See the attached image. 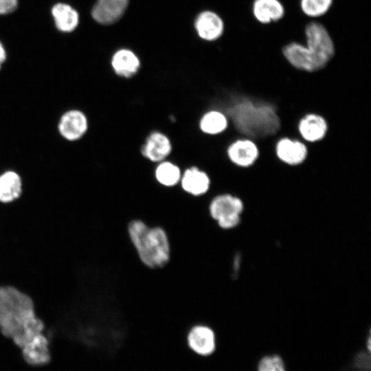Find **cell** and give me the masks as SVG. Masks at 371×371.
I'll return each mask as SVG.
<instances>
[{
  "mask_svg": "<svg viewBox=\"0 0 371 371\" xmlns=\"http://www.w3.org/2000/svg\"><path fill=\"white\" fill-rule=\"evenodd\" d=\"M22 193V180L20 175L8 170L0 175V202L10 203L19 199Z\"/></svg>",
  "mask_w": 371,
  "mask_h": 371,
  "instance_id": "19",
  "label": "cell"
},
{
  "mask_svg": "<svg viewBox=\"0 0 371 371\" xmlns=\"http://www.w3.org/2000/svg\"><path fill=\"white\" fill-rule=\"evenodd\" d=\"M129 0H97L91 10V16L98 23L110 25L124 14Z\"/></svg>",
  "mask_w": 371,
  "mask_h": 371,
  "instance_id": "13",
  "label": "cell"
},
{
  "mask_svg": "<svg viewBox=\"0 0 371 371\" xmlns=\"http://www.w3.org/2000/svg\"><path fill=\"white\" fill-rule=\"evenodd\" d=\"M89 128L87 115L82 111L72 109L65 112L58 122V131L63 137L73 142L82 138Z\"/></svg>",
  "mask_w": 371,
  "mask_h": 371,
  "instance_id": "10",
  "label": "cell"
},
{
  "mask_svg": "<svg viewBox=\"0 0 371 371\" xmlns=\"http://www.w3.org/2000/svg\"><path fill=\"white\" fill-rule=\"evenodd\" d=\"M194 27L201 38L212 41L221 37L224 31L222 19L212 11H203L195 19Z\"/></svg>",
  "mask_w": 371,
  "mask_h": 371,
  "instance_id": "14",
  "label": "cell"
},
{
  "mask_svg": "<svg viewBox=\"0 0 371 371\" xmlns=\"http://www.w3.org/2000/svg\"><path fill=\"white\" fill-rule=\"evenodd\" d=\"M333 0H301L302 12L308 16L318 17L326 14L333 4Z\"/></svg>",
  "mask_w": 371,
  "mask_h": 371,
  "instance_id": "21",
  "label": "cell"
},
{
  "mask_svg": "<svg viewBox=\"0 0 371 371\" xmlns=\"http://www.w3.org/2000/svg\"><path fill=\"white\" fill-rule=\"evenodd\" d=\"M297 130L303 139L309 143H315L325 138L328 124L322 115L308 113L299 120Z\"/></svg>",
  "mask_w": 371,
  "mask_h": 371,
  "instance_id": "12",
  "label": "cell"
},
{
  "mask_svg": "<svg viewBox=\"0 0 371 371\" xmlns=\"http://www.w3.org/2000/svg\"><path fill=\"white\" fill-rule=\"evenodd\" d=\"M257 371H286L282 358L278 355H266L258 362Z\"/></svg>",
  "mask_w": 371,
  "mask_h": 371,
  "instance_id": "22",
  "label": "cell"
},
{
  "mask_svg": "<svg viewBox=\"0 0 371 371\" xmlns=\"http://www.w3.org/2000/svg\"><path fill=\"white\" fill-rule=\"evenodd\" d=\"M226 154L232 164L245 168L256 163L260 151L257 144L251 139L241 138L229 144Z\"/></svg>",
  "mask_w": 371,
  "mask_h": 371,
  "instance_id": "9",
  "label": "cell"
},
{
  "mask_svg": "<svg viewBox=\"0 0 371 371\" xmlns=\"http://www.w3.org/2000/svg\"><path fill=\"white\" fill-rule=\"evenodd\" d=\"M5 59H6V52L3 45L0 42V69L2 66V64L5 60Z\"/></svg>",
  "mask_w": 371,
  "mask_h": 371,
  "instance_id": "24",
  "label": "cell"
},
{
  "mask_svg": "<svg viewBox=\"0 0 371 371\" xmlns=\"http://www.w3.org/2000/svg\"><path fill=\"white\" fill-rule=\"evenodd\" d=\"M225 114L235 129L249 139L273 136L281 128L277 109L268 102L239 98L227 107Z\"/></svg>",
  "mask_w": 371,
  "mask_h": 371,
  "instance_id": "2",
  "label": "cell"
},
{
  "mask_svg": "<svg viewBox=\"0 0 371 371\" xmlns=\"http://www.w3.org/2000/svg\"><path fill=\"white\" fill-rule=\"evenodd\" d=\"M111 65L117 76L125 78L133 77L141 67L139 58L128 49L116 51L111 58Z\"/></svg>",
  "mask_w": 371,
  "mask_h": 371,
  "instance_id": "15",
  "label": "cell"
},
{
  "mask_svg": "<svg viewBox=\"0 0 371 371\" xmlns=\"http://www.w3.org/2000/svg\"><path fill=\"white\" fill-rule=\"evenodd\" d=\"M179 186L186 194L201 197L210 192L212 179L206 171L196 166H191L182 172Z\"/></svg>",
  "mask_w": 371,
  "mask_h": 371,
  "instance_id": "8",
  "label": "cell"
},
{
  "mask_svg": "<svg viewBox=\"0 0 371 371\" xmlns=\"http://www.w3.org/2000/svg\"><path fill=\"white\" fill-rule=\"evenodd\" d=\"M0 331L18 346L27 362L41 365L49 359V341L33 300L12 286H0Z\"/></svg>",
  "mask_w": 371,
  "mask_h": 371,
  "instance_id": "1",
  "label": "cell"
},
{
  "mask_svg": "<svg viewBox=\"0 0 371 371\" xmlns=\"http://www.w3.org/2000/svg\"><path fill=\"white\" fill-rule=\"evenodd\" d=\"M127 234L143 265L150 269H159L169 262L170 239L162 227L149 225L140 219H133L128 223Z\"/></svg>",
  "mask_w": 371,
  "mask_h": 371,
  "instance_id": "4",
  "label": "cell"
},
{
  "mask_svg": "<svg viewBox=\"0 0 371 371\" xmlns=\"http://www.w3.org/2000/svg\"><path fill=\"white\" fill-rule=\"evenodd\" d=\"M255 18L262 23L277 21L284 14V8L278 0H255L252 7Z\"/></svg>",
  "mask_w": 371,
  "mask_h": 371,
  "instance_id": "18",
  "label": "cell"
},
{
  "mask_svg": "<svg viewBox=\"0 0 371 371\" xmlns=\"http://www.w3.org/2000/svg\"><path fill=\"white\" fill-rule=\"evenodd\" d=\"M186 345L190 352L199 357L212 355L217 346V334L214 328L205 324H195L187 331Z\"/></svg>",
  "mask_w": 371,
  "mask_h": 371,
  "instance_id": "6",
  "label": "cell"
},
{
  "mask_svg": "<svg viewBox=\"0 0 371 371\" xmlns=\"http://www.w3.org/2000/svg\"><path fill=\"white\" fill-rule=\"evenodd\" d=\"M173 150L168 135L159 130L150 131L140 146L142 156L150 162L157 164L167 159Z\"/></svg>",
  "mask_w": 371,
  "mask_h": 371,
  "instance_id": "7",
  "label": "cell"
},
{
  "mask_svg": "<svg viewBox=\"0 0 371 371\" xmlns=\"http://www.w3.org/2000/svg\"><path fill=\"white\" fill-rule=\"evenodd\" d=\"M55 25L58 30L63 32L74 31L79 23V14L71 5L58 3L52 9Z\"/></svg>",
  "mask_w": 371,
  "mask_h": 371,
  "instance_id": "20",
  "label": "cell"
},
{
  "mask_svg": "<svg viewBox=\"0 0 371 371\" xmlns=\"http://www.w3.org/2000/svg\"><path fill=\"white\" fill-rule=\"evenodd\" d=\"M182 171L177 164L165 159L157 164L153 170L154 181L163 188H172L179 186Z\"/></svg>",
  "mask_w": 371,
  "mask_h": 371,
  "instance_id": "17",
  "label": "cell"
},
{
  "mask_svg": "<svg viewBox=\"0 0 371 371\" xmlns=\"http://www.w3.org/2000/svg\"><path fill=\"white\" fill-rule=\"evenodd\" d=\"M306 46L293 42L285 45L282 53L295 69L315 72L324 68L335 55V46L326 28L318 22H311L305 27Z\"/></svg>",
  "mask_w": 371,
  "mask_h": 371,
  "instance_id": "3",
  "label": "cell"
},
{
  "mask_svg": "<svg viewBox=\"0 0 371 371\" xmlns=\"http://www.w3.org/2000/svg\"><path fill=\"white\" fill-rule=\"evenodd\" d=\"M229 126V119L222 111L210 109L204 112L199 122L200 131L208 136H216L223 133Z\"/></svg>",
  "mask_w": 371,
  "mask_h": 371,
  "instance_id": "16",
  "label": "cell"
},
{
  "mask_svg": "<svg viewBox=\"0 0 371 371\" xmlns=\"http://www.w3.org/2000/svg\"><path fill=\"white\" fill-rule=\"evenodd\" d=\"M207 210L210 218L221 229L230 231L240 223L244 203L240 197L222 192L211 197Z\"/></svg>",
  "mask_w": 371,
  "mask_h": 371,
  "instance_id": "5",
  "label": "cell"
},
{
  "mask_svg": "<svg viewBox=\"0 0 371 371\" xmlns=\"http://www.w3.org/2000/svg\"><path fill=\"white\" fill-rule=\"evenodd\" d=\"M18 6V0H0V14L13 12Z\"/></svg>",
  "mask_w": 371,
  "mask_h": 371,
  "instance_id": "23",
  "label": "cell"
},
{
  "mask_svg": "<svg viewBox=\"0 0 371 371\" xmlns=\"http://www.w3.org/2000/svg\"><path fill=\"white\" fill-rule=\"evenodd\" d=\"M275 153L277 158L283 164L299 166L304 163L308 156V148L303 142L284 137L276 144Z\"/></svg>",
  "mask_w": 371,
  "mask_h": 371,
  "instance_id": "11",
  "label": "cell"
}]
</instances>
